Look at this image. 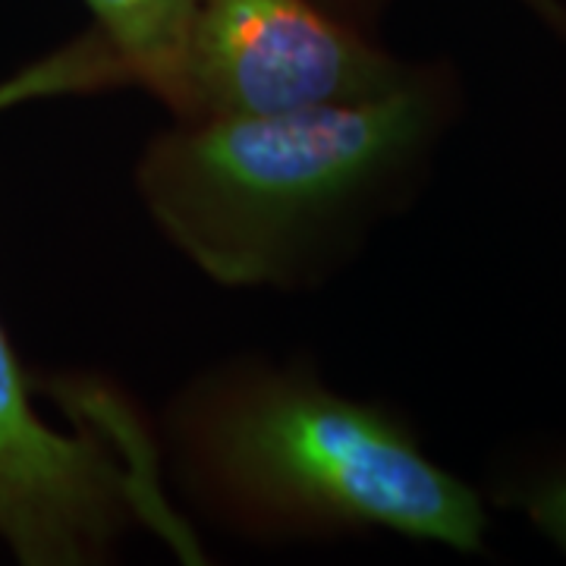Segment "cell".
<instances>
[{"label": "cell", "instance_id": "obj_2", "mask_svg": "<svg viewBox=\"0 0 566 566\" xmlns=\"http://www.w3.org/2000/svg\"><path fill=\"white\" fill-rule=\"evenodd\" d=\"M164 441L189 504L243 542L390 532L485 547L482 494L431 460L394 406L334 390L305 359L211 365L170 397Z\"/></svg>", "mask_w": 566, "mask_h": 566}, {"label": "cell", "instance_id": "obj_1", "mask_svg": "<svg viewBox=\"0 0 566 566\" xmlns=\"http://www.w3.org/2000/svg\"><path fill=\"white\" fill-rule=\"evenodd\" d=\"M457 111V73L416 63L403 85L365 102L174 120L142 148L136 192L208 281L305 290L416 199Z\"/></svg>", "mask_w": 566, "mask_h": 566}, {"label": "cell", "instance_id": "obj_9", "mask_svg": "<svg viewBox=\"0 0 566 566\" xmlns=\"http://www.w3.org/2000/svg\"><path fill=\"white\" fill-rule=\"evenodd\" d=\"M560 3H564V10H566V0H560Z\"/></svg>", "mask_w": 566, "mask_h": 566}, {"label": "cell", "instance_id": "obj_3", "mask_svg": "<svg viewBox=\"0 0 566 566\" xmlns=\"http://www.w3.org/2000/svg\"><path fill=\"white\" fill-rule=\"evenodd\" d=\"M331 0H199L174 120L378 98L412 76Z\"/></svg>", "mask_w": 566, "mask_h": 566}, {"label": "cell", "instance_id": "obj_7", "mask_svg": "<svg viewBox=\"0 0 566 566\" xmlns=\"http://www.w3.org/2000/svg\"><path fill=\"white\" fill-rule=\"evenodd\" d=\"M497 501L520 510L551 545L566 554V453L513 469L501 482Z\"/></svg>", "mask_w": 566, "mask_h": 566}, {"label": "cell", "instance_id": "obj_4", "mask_svg": "<svg viewBox=\"0 0 566 566\" xmlns=\"http://www.w3.org/2000/svg\"><path fill=\"white\" fill-rule=\"evenodd\" d=\"M85 416V412H82ZM63 434L32 403V381L0 324V545L25 566L107 564L151 494L136 482V457L104 444L102 422Z\"/></svg>", "mask_w": 566, "mask_h": 566}, {"label": "cell", "instance_id": "obj_5", "mask_svg": "<svg viewBox=\"0 0 566 566\" xmlns=\"http://www.w3.org/2000/svg\"><path fill=\"white\" fill-rule=\"evenodd\" d=\"M104 39L129 70V82L145 88L170 114L180 98L182 54L199 0H82Z\"/></svg>", "mask_w": 566, "mask_h": 566}, {"label": "cell", "instance_id": "obj_8", "mask_svg": "<svg viewBox=\"0 0 566 566\" xmlns=\"http://www.w3.org/2000/svg\"><path fill=\"white\" fill-rule=\"evenodd\" d=\"M337 10H344L346 17L353 22H359L363 29H375V22L381 17V10H385L390 0H331ZM523 7H528L538 20L545 22L551 32H557V35H564L566 39V10L560 0H520Z\"/></svg>", "mask_w": 566, "mask_h": 566}, {"label": "cell", "instance_id": "obj_6", "mask_svg": "<svg viewBox=\"0 0 566 566\" xmlns=\"http://www.w3.org/2000/svg\"><path fill=\"white\" fill-rule=\"evenodd\" d=\"M129 70L104 39L98 25H88L82 35L66 41L63 48L44 54L41 61L17 70L0 82V111L20 107L44 98H70V95H102L111 88H126Z\"/></svg>", "mask_w": 566, "mask_h": 566}]
</instances>
